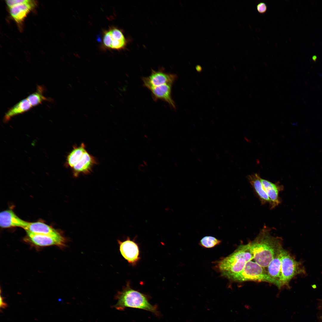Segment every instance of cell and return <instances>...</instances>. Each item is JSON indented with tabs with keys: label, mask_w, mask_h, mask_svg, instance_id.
Returning a JSON list of instances; mask_svg holds the SVG:
<instances>
[{
	"label": "cell",
	"mask_w": 322,
	"mask_h": 322,
	"mask_svg": "<svg viewBox=\"0 0 322 322\" xmlns=\"http://www.w3.org/2000/svg\"><path fill=\"white\" fill-rule=\"evenodd\" d=\"M86 151V146L83 143H82L79 146H74L73 149L67 157L65 164L66 166L72 168Z\"/></svg>",
	"instance_id": "19"
},
{
	"label": "cell",
	"mask_w": 322,
	"mask_h": 322,
	"mask_svg": "<svg viewBox=\"0 0 322 322\" xmlns=\"http://www.w3.org/2000/svg\"><path fill=\"white\" fill-rule=\"evenodd\" d=\"M36 5L35 1L27 0L24 3L9 8L10 14L17 24H21L28 14L35 7Z\"/></svg>",
	"instance_id": "10"
},
{
	"label": "cell",
	"mask_w": 322,
	"mask_h": 322,
	"mask_svg": "<svg viewBox=\"0 0 322 322\" xmlns=\"http://www.w3.org/2000/svg\"><path fill=\"white\" fill-rule=\"evenodd\" d=\"M177 78L176 75L165 72L162 69L156 71L151 70L150 75L142 78L143 85L149 89L165 84H172Z\"/></svg>",
	"instance_id": "8"
},
{
	"label": "cell",
	"mask_w": 322,
	"mask_h": 322,
	"mask_svg": "<svg viewBox=\"0 0 322 322\" xmlns=\"http://www.w3.org/2000/svg\"><path fill=\"white\" fill-rule=\"evenodd\" d=\"M221 242V240L214 237L206 236L200 240L199 244L204 248H210L219 244Z\"/></svg>",
	"instance_id": "21"
},
{
	"label": "cell",
	"mask_w": 322,
	"mask_h": 322,
	"mask_svg": "<svg viewBox=\"0 0 322 322\" xmlns=\"http://www.w3.org/2000/svg\"><path fill=\"white\" fill-rule=\"evenodd\" d=\"M26 232V240L36 246L44 247L55 245L63 248L66 246L67 242V239L63 233L53 236Z\"/></svg>",
	"instance_id": "7"
},
{
	"label": "cell",
	"mask_w": 322,
	"mask_h": 322,
	"mask_svg": "<svg viewBox=\"0 0 322 322\" xmlns=\"http://www.w3.org/2000/svg\"><path fill=\"white\" fill-rule=\"evenodd\" d=\"M97 164L95 158L86 151L72 168L73 176L76 178L80 174H90L92 171L94 166Z\"/></svg>",
	"instance_id": "11"
},
{
	"label": "cell",
	"mask_w": 322,
	"mask_h": 322,
	"mask_svg": "<svg viewBox=\"0 0 322 322\" xmlns=\"http://www.w3.org/2000/svg\"><path fill=\"white\" fill-rule=\"evenodd\" d=\"M102 39L103 46L107 49L122 50L126 48L127 44L123 31L114 26L103 31Z\"/></svg>",
	"instance_id": "6"
},
{
	"label": "cell",
	"mask_w": 322,
	"mask_h": 322,
	"mask_svg": "<svg viewBox=\"0 0 322 322\" xmlns=\"http://www.w3.org/2000/svg\"><path fill=\"white\" fill-rule=\"evenodd\" d=\"M282 249V248L277 252L274 258L267 267V271L268 274L271 278L278 281L280 284L281 267V252Z\"/></svg>",
	"instance_id": "18"
},
{
	"label": "cell",
	"mask_w": 322,
	"mask_h": 322,
	"mask_svg": "<svg viewBox=\"0 0 322 322\" xmlns=\"http://www.w3.org/2000/svg\"><path fill=\"white\" fill-rule=\"evenodd\" d=\"M43 91L42 86H38L36 91L27 97V98L32 107L41 104L44 101L48 100V99L43 95Z\"/></svg>",
	"instance_id": "20"
},
{
	"label": "cell",
	"mask_w": 322,
	"mask_h": 322,
	"mask_svg": "<svg viewBox=\"0 0 322 322\" xmlns=\"http://www.w3.org/2000/svg\"><path fill=\"white\" fill-rule=\"evenodd\" d=\"M280 283L281 287L287 285L296 275L304 272L300 262L296 261L289 253L282 249Z\"/></svg>",
	"instance_id": "5"
},
{
	"label": "cell",
	"mask_w": 322,
	"mask_h": 322,
	"mask_svg": "<svg viewBox=\"0 0 322 322\" xmlns=\"http://www.w3.org/2000/svg\"><path fill=\"white\" fill-rule=\"evenodd\" d=\"M261 181L264 188L270 200V208L273 209L281 203L279 193L283 189V186L278 184L273 183L261 178Z\"/></svg>",
	"instance_id": "14"
},
{
	"label": "cell",
	"mask_w": 322,
	"mask_h": 322,
	"mask_svg": "<svg viewBox=\"0 0 322 322\" xmlns=\"http://www.w3.org/2000/svg\"><path fill=\"white\" fill-rule=\"evenodd\" d=\"M264 268L255 261H250L246 263L243 270L232 280L238 282H266L273 284L280 289L281 287L280 283L271 278Z\"/></svg>",
	"instance_id": "4"
},
{
	"label": "cell",
	"mask_w": 322,
	"mask_h": 322,
	"mask_svg": "<svg viewBox=\"0 0 322 322\" xmlns=\"http://www.w3.org/2000/svg\"><path fill=\"white\" fill-rule=\"evenodd\" d=\"M119 250L123 257L132 265H136L139 261L140 250L138 244L129 237L123 241L118 240Z\"/></svg>",
	"instance_id": "9"
},
{
	"label": "cell",
	"mask_w": 322,
	"mask_h": 322,
	"mask_svg": "<svg viewBox=\"0 0 322 322\" xmlns=\"http://www.w3.org/2000/svg\"><path fill=\"white\" fill-rule=\"evenodd\" d=\"M116 303L112 306L116 309L123 311L126 308L146 310L157 316L160 315L157 305L151 304L147 295L131 288L129 283L117 292L115 296Z\"/></svg>",
	"instance_id": "2"
},
{
	"label": "cell",
	"mask_w": 322,
	"mask_h": 322,
	"mask_svg": "<svg viewBox=\"0 0 322 322\" xmlns=\"http://www.w3.org/2000/svg\"><path fill=\"white\" fill-rule=\"evenodd\" d=\"M32 107L27 98L21 100L10 108L5 113L4 119V121H8L12 117L26 112Z\"/></svg>",
	"instance_id": "17"
},
{
	"label": "cell",
	"mask_w": 322,
	"mask_h": 322,
	"mask_svg": "<svg viewBox=\"0 0 322 322\" xmlns=\"http://www.w3.org/2000/svg\"><path fill=\"white\" fill-rule=\"evenodd\" d=\"M247 179L254 190L262 204H270V200L265 191L261 181V177L257 174L249 175Z\"/></svg>",
	"instance_id": "16"
},
{
	"label": "cell",
	"mask_w": 322,
	"mask_h": 322,
	"mask_svg": "<svg viewBox=\"0 0 322 322\" xmlns=\"http://www.w3.org/2000/svg\"><path fill=\"white\" fill-rule=\"evenodd\" d=\"M253 259L248 243L240 245L230 255L218 261L216 267L222 276L232 280L243 270L248 261Z\"/></svg>",
	"instance_id": "3"
},
{
	"label": "cell",
	"mask_w": 322,
	"mask_h": 322,
	"mask_svg": "<svg viewBox=\"0 0 322 322\" xmlns=\"http://www.w3.org/2000/svg\"><path fill=\"white\" fill-rule=\"evenodd\" d=\"M28 223L19 218L12 210H6L0 213V225L2 228L19 227L24 229Z\"/></svg>",
	"instance_id": "12"
},
{
	"label": "cell",
	"mask_w": 322,
	"mask_h": 322,
	"mask_svg": "<svg viewBox=\"0 0 322 322\" xmlns=\"http://www.w3.org/2000/svg\"><path fill=\"white\" fill-rule=\"evenodd\" d=\"M27 0H8L5 1L6 4L8 8L16 5L23 3Z\"/></svg>",
	"instance_id": "22"
},
{
	"label": "cell",
	"mask_w": 322,
	"mask_h": 322,
	"mask_svg": "<svg viewBox=\"0 0 322 322\" xmlns=\"http://www.w3.org/2000/svg\"><path fill=\"white\" fill-rule=\"evenodd\" d=\"M24 229L26 232L33 233L53 236H57L62 233L61 231L40 222H28Z\"/></svg>",
	"instance_id": "15"
},
{
	"label": "cell",
	"mask_w": 322,
	"mask_h": 322,
	"mask_svg": "<svg viewBox=\"0 0 322 322\" xmlns=\"http://www.w3.org/2000/svg\"><path fill=\"white\" fill-rule=\"evenodd\" d=\"M256 8L258 13L261 14H263L266 12L267 6L265 3L261 2L257 5Z\"/></svg>",
	"instance_id": "23"
},
{
	"label": "cell",
	"mask_w": 322,
	"mask_h": 322,
	"mask_svg": "<svg viewBox=\"0 0 322 322\" xmlns=\"http://www.w3.org/2000/svg\"><path fill=\"white\" fill-rule=\"evenodd\" d=\"M249 244L253 259L264 268L267 267L277 252L282 248L280 239L271 236L265 226Z\"/></svg>",
	"instance_id": "1"
},
{
	"label": "cell",
	"mask_w": 322,
	"mask_h": 322,
	"mask_svg": "<svg viewBox=\"0 0 322 322\" xmlns=\"http://www.w3.org/2000/svg\"><path fill=\"white\" fill-rule=\"evenodd\" d=\"M172 84H165L149 89L153 100H162L167 103L172 108L176 109L175 103L171 96Z\"/></svg>",
	"instance_id": "13"
},
{
	"label": "cell",
	"mask_w": 322,
	"mask_h": 322,
	"mask_svg": "<svg viewBox=\"0 0 322 322\" xmlns=\"http://www.w3.org/2000/svg\"><path fill=\"white\" fill-rule=\"evenodd\" d=\"M7 306V303H5L4 301V298L1 296V295H0V308L4 309Z\"/></svg>",
	"instance_id": "24"
}]
</instances>
